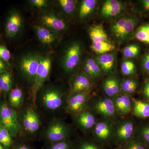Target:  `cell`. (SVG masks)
<instances>
[{"label":"cell","instance_id":"obj_1","mask_svg":"<svg viewBox=\"0 0 149 149\" xmlns=\"http://www.w3.org/2000/svg\"><path fill=\"white\" fill-rule=\"evenodd\" d=\"M40 106L49 111H57L65 102L64 93L53 85H44L37 92L36 97Z\"/></svg>","mask_w":149,"mask_h":149},{"label":"cell","instance_id":"obj_2","mask_svg":"<svg viewBox=\"0 0 149 149\" xmlns=\"http://www.w3.org/2000/svg\"><path fill=\"white\" fill-rule=\"evenodd\" d=\"M0 124L8 130L12 137H15L19 130L16 111L5 103L0 104Z\"/></svg>","mask_w":149,"mask_h":149},{"label":"cell","instance_id":"obj_3","mask_svg":"<svg viewBox=\"0 0 149 149\" xmlns=\"http://www.w3.org/2000/svg\"><path fill=\"white\" fill-rule=\"evenodd\" d=\"M135 131V124L132 119L121 120L114 126L112 141L116 146L120 147L133 138Z\"/></svg>","mask_w":149,"mask_h":149},{"label":"cell","instance_id":"obj_4","mask_svg":"<svg viewBox=\"0 0 149 149\" xmlns=\"http://www.w3.org/2000/svg\"><path fill=\"white\" fill-rule=\"evenodd\" d=\"M70 128L62 120H56L49 123L45 131V137L50 143H57L68 139Z\"/></svg>","mask_w":149,"mask_h":149},{"label":"cell","instance_id":"obj_5","mask_svg":"<svg viewBox=\"0 0 149 149\" xmlns=\"http://www.w3.org/2000/svg\"><path fill=\"white\" fill-rule=\"evenodd\" d=\"M51 65L52 59L50 56H41L35 83L32 87V95L34 102L36 100L37 92L49 78L50 72Z\"/></svg>","mask_w":149,"mask_h":149},{"label":"cell","instance_id":"obj_6","mask_svg":"<svg viewBox=\"0 0 149 149\" xmlns=\"http://www.w3.org/2000/svg\"><path fill=\"white\" fill-rule=\"evenodd\" d=\"M90 98L88 91L72 93L67 101V111L72 116H77L86 109Z\"/></svg>","mask_w":149,"mask_h":149},{"label":"cell","instance_id":"obj_7","mask_svg":"<svg viewBox=\"0 0 149 149\" xmlns=\"http://www.w3.org/2000/svg\"><path fill=\"white\" fill-rule=\"evenodd\" d=\"M40 57L36 54H29L21 59L19 64L20 70L25 79L33 85L35 83Z\"/></svg>","mask_w":149,"mask_h":149},{"label":"cell","instance_id":"obj_8","mask_svg":"<svg viewBox=\"0 0 149 149\" xmlns=\"http://www.w3.org/2000/svg\"><path fill=\"white\" fill-rule=\"evenodd\" d=\"M114 126L109 120L96 122L93 128V136L96 141L102 145H106L112 140Z\"/></svg>","mask_w":149,"mask_h":149},{"label":"cell","instance_id":"obj_9","mask_svg":"<svg viewBox=\"0 0 149 149\" xmlns=\"http://www.w3.org/2000/svg\"><path fill=\"white\" fill-rule=\"evenodd\" d=\"M137 21L132 17H123L118 19L112 25L111 32L115 37L124 40L133 32Z\"/></svg>","mask_w":149,"mask_h":149},{"label":"cell","instance_id":"obj_10","mask_svg":"<svg viewBox=\"0 0 149 149\" xmlns=\"http://www.w3.org/2000/svg\"><path fill=\"white\" fill-rule=\"evenodd\" d=\"M21 122L24 130L30 134L37 132L41 125L39 115L35 110L31 107H27L22 112Z\"/></svg>","mask_w":149,"mask_h":149},{"label":"cell","instance_id":"obj_11","mask_svg":"<svg viewBox=\"0 0 149 149\" xmlns=\"http://www.w3.org/2000/svg\"><path fill=\"white\" fill-rule=\"evenodd\" d=\"M92 107L94 111L108 120L114 119L117 114L112 100L108 97L97 99Z\"/></svg>","mask_w":149,"mask_h":149},{"label":"cell","instance_id":"obj_12","mask_svg":"<svg viewBox=\"0 0 149 149\" xmlns=\"http://www.w3.org/2000/svg\"><path fill=\"white\" fill-rule=\"evenodd\" d=\"M81 55V48L79 43L74 42L70 46L65 54L63 61V66L66 72H71L77 66Z\"/></svg>","mask_w":149,"mask_h":149},{"label":"cell","instance_id":"obj_13","mask_svg":"<svg viewBox=\"0 0 149 149\" xmlns=\"http://www.w3.org/2000/svg\"><path fill=\"white\" fill-rule=\"evenodd\" d=\"M22 22V17L19 13L16 10H11L6 20L5 32L6 37L12 38L16 36L21 29Z\"/></svg>","mask_w":149,"mask_h":149},{"label":"cell","instance_id":"obj_14","mask_svg":"<svg viewBox=\"0 0 149 149\" xmlns=\"http://www.w3.org/2000/svg\"><path fill=\"white\" fill-rule=\"evenodd\" d=\"M117 114L125 116L132 111V100L129 96L119 94L112 98Z\"/></svg>","mask_w":149,"mask_h":149},{"label":"cell","instance_id":"obj_15","mask_svg":"<svg viewBox=\"0 0 149 149\" xmlns=\"http://www.w3.org/2000/svg\"><path fill=\"white\" fill-rule=\"evenodd\" d=\"M93 83L91 78L84 72L78 73L74 77L71 82L72 93L87 92L92 88Z\"/></svg>","mask_w":149,"mask_h":149},{"label":"cell","instance_id":"obj_16","mask_svg":"<svg viewBox=\"0 0 149 149\" xmlns=\"http://www.w3.org/2000/svg\"><path fill=\"white\" fill-rule=\"evenodd\" d=\"M75 117L77 125L82 130L86 131L93 129L97 122L95 114L90 110H85Z\"/></svg>","mask_w":149,"mask_h":149},{"label":"cell","instance_id":"obj_17","mask_svg":"<svg viewBox=\"0 0 149 149\" xmlns=\"http://www.w3.org/2000/svg\"><path fill=\"white\" fill-rule=\"evenodd\" d=\"M123 9V4L117 0L105 1L102 8L101 14L104 18H109L116 16L120 13Z\"/></svg>","mask_w":149,"mask_h":149},{"label":"cell","instance_id":"obj_18","mask_svg":"<svg viewBox=\"0 0 149 149\" xmlns=\"http://www.w3.org/2000/svg\"><path fill=\"white\" fill-rule=\"evenodd\" d=\"M95 61L104 73H110L114 69L115 56L113 53H108L100 55L97 57Z\"/></svg>","mask_w":149,"mask_h":149},{"label":"cell","instance_id":"obj_19","mask_svg":"<svg viewBox=\"0 0 149 149\" xmlns=\"http://www.w3.org/2000/svg\"><path fill=\"white\" fill-rule=\"evenodd\" d=\"M120 83L117 77L109 76L104 81L103 89L107 97L113 98L120 93Z\"/></svg>","mask_w":149,"mask_h":149},{"label":"cell","instance_id":"obj_20","mask_svg":"<svg viewBox=\"0 0 149 149\" xmlns=\"http://www.w3.org/2000/svg\"><path fill=\"white\" fill-rule=\"evenodd\" d=\"M41 20L46 26L55 31H61L66 28L64 21L54 15H44L41 17Z\"/></svg>","mask_w":149,"mask_h":149},{"label":"cell","instance_id":"obj_21","mask_svg":"<svg viewBox=\"0 0 149 149\" xmlns=\"http://www.w3.org/2000/svg\"><path fill=\"white\" fill-rule=\"evenodd\" d=\"M132 111L133 115L139 118H149V103L140 100H132Z\"/></svg>","mask_w":149,"mask_h":149},{"label":"cell","instance_id":"obj_22","mask_svg":"<svg viewBox=\"0 0 149 149\" xmlns=\"http://www.w3.org/2000/svg\"><path fill=\"white\" fill-rule=\"evenodd\" d=\"M35 29L38 39L42 44L50 45L55 41L54 34L50 29L42 26H35Z\"/></svg>","mask_w":149,"mask_h":149},{"label":"cell","instance_id":"obj_23","mask_svg":"<svg viewBox=\"0 0 149 149\" xmlns=\"http://www.w3.org/2000/svg\"><path fill=\"white\" fill-rule=\"evenodd\" d=\"M89 36L92 42H110L108 36L103 27L101 24L94 25L91 27Z\"/></svg>","mask_w":149,"mask_h":149},{"label":"cell","instance_id":"obj_24","mask_svg":"<svg viewBox=\"0 0 149 149\" xmlns=\"http://www.w3.org/2000/svg\"><path fill=\"white\" fill-rule=\"evenodd\" d=\"M24 102V95L20 88H16L12 90L9 97L10 106L13 108H18Z\"/></svg>","mask_w":149,"mask_h":149},{"label":"cell","instance_id":"obj_25","mask_svg":"<svg viewBox=\"0 0 149 149\" xmlns=\"http://www.w3.org/2000/svg\"><path fill=\"white\" fill-rule=\"evenodd\" d=\"M91 48L93 52L101 55L113 51L115 46L110 42H92Z\"/></svg>","mask_w":149,"mask_h":149},{"label":"cell","instance_id":"obj_26","mask_svg":"<svg viewBox=\"0 0 149 149\" xmlns=\"http://www.w3.org/2000/svg\"><path fill=\"white\" fill-rule=\"evenodd\" d=\"M95 0H84L82 1L79 10V17L83 19L93 13L97 6Z\"/></svg>","mask_w":149,"mask_h":149},{"label":"cell","instance_id":"obj_27","mask_svg":"<svg viewBox=\"0 0 149 149\" xmlns=\"http://www.w3.org/2000/svg\"><path fill=\"white\" fill-rule=\"evenodd\" d=\"M13 78L10 72L8 71L0 74V92L8 93L11 89L13 85Z\"/></svg>","mask_w":149,"mask_h":149},{"label":"cell","instance_id":"obj_28","mask_svg":"<svg viewBox=\"0 0 149 149\" xmlns=\"http://www.w3.org/2000/svg\"><path fill=\"white\" fill-rule=\"evenodd\" d=\"M12 137L5 128L0 124V143L6 149H8L13 144Z\"/></svg>","mask_w":149,"mask_h":149},{"label":"cell","instance_id":"obj_29","mask_svg":"<svg viewBox=\"0 0 149 149\" xmlns=\"http://www.w3.org/2000/svg\"><path fill=\"white\" fill-rule=\"evenodd\" d=\"M120 149H149L140 139L134 137L120 147Z\"/></svg>","mask_w":149,"mask_h":149},{"label":"cell","instance_id":"obj_30","mask_svg":"<svg viewBox=\"0 0 149 149\" xmlns=\"http://www.w3.org/2000/svg\"><path fill=\"white\" fill-rule=\"evenodd\" d=\"M139 139L149 148V122L143 123L138 130Z\"/></svg>","mask_w":149,"mask_h":149},{"label":"cell","instance_id":"obj_31","mask_svg":"<svg viewBox=\"0 0 149 149\" xmlns=\"http://www.w3.org/2000/svg\"><path fill=\"white\" fill-rule=\"evenodd\" d=\"M121 71L125 76H131L135 74L136 67L133 61L130 60H125L122 63L121 65Z\"/></svg>","mask_w":149,"mask_h":149},{"label":"cell","instance_id":"obj_32","mask_svg":"<svg viewBox=\"0 0 149 149\" xmlns=\"http://www.w3.org/2000/svg\"><path fill=\"white\" fill-rule=\"evenodd\" d=\"M140 52V48L136 44L126 46L123 50V56L126 58H133L137 56Z\"/></svg>","mask_w":149,"mask_h":149},{"label":"cell","instance_id":"obj_33","mask_svg":"<svg viewBox=\"0 0 149 149\" xmlns=\"http://www.w3.org/2000/svg\"><path fill=\"white\" fill-rule=\"evenodd\" d=\"M74 145L70 140L67 139L66 140L53 143H50L47 149H74Z\"/></svg>","mask_w":149,"mask_h":149},{"label":"cell","instance_id":"obj_34","mask_svg":"<svg viewBox=\"0 0 149 149\" xmlns=\"http://www.w3.org/2000/svg\"><path fill=\"white\" fill-rule=\"evenodd\" d=\"M59 5L65 13H72L75 9V2L72 0H59Z\"/></svg>","mask_w":149,"mask_h":149},{"label":"cell","instance_id":"obj_35","mask_svg":"<svg viewBox=\"0 0 149 149\" xmlns=\"http://www.w3.org/2000/svg\"><path fill=\"white\" fill-rule=\"evenodd\" d=\"M93 72L94 78H97L100 75L101 70L97 62L93 58H88L86 61Z\"/></svg>","mask_w":149,"mask_h":149},{"label":"cell","instance_id":"obj_36","mask_svg":"<svg viewBox=\"0 0 149 149\" xmlns=\"http://www.w3.org/2000/svg\"><path fill=\"white\" fill-rule=\"evenodd\" d=\"M77 149H104L98 144L89 141H81L78 145Z\"/></svg>","mask_w":149,"mask_h":149},{"label":"cell","instance_id":"obj_37","mask_svg":"<svg viewBox=\"0 0 149 149\" xmlns=\"http://www.w3.org/2000/svg\"><path fill=\"white\" fill-rule=\"evenodd\" d=\"M136 39L146 44H149V38L144 25L141 26L137 30L136 34Z\"/></svg>","mask_w":149,"mask_h":149},{"label":"cell","instance_id":"obj_38","mask_svg":"<svg viewBox=\"0 0 149 149\" xmlns=\"http://www.w3.org/2000/svg\"><path fill=\"white\" fill-rule=\"evenodd\" d=\"M137 83L136 80L132 78L125 79L120 83V93L125 94V92L130 87Z\"/></svg>","mask_w":149,"mask_h":149},{"label":"cell","instance_id":"obj_39","mask_svg":"<svg viewBox=\"0 0 149 149\" xmlns=\"http://www.w3.org/2000/svg\"><path fill=\"white\" fill-rule=\"evenodd\" d=\"M11 58L10 52L6 46L0 45V59L6 63L9 61Z\"/></svg>","mask_w":149,"mask_h":149},{"label":"cell","instance_id":"obj_40","mask_svg":"<svg viewBox=\"0 0 149 149\" xmlns=\"http://www.w3.org/2000/svg\"><path fill=\"white\" fill-rule=\"evenodd\" d=\"M29 3L33 6L37 8H42L47 5L48 2L45 0H31Z\"/></svg>","mask_w":149,"mask_h":149},{"label":"cell","instance_id":"obj_41","mask_svg":"<svg viewBox=\"0 0 149 149\" xmlns=\"http://www.w3.org/2000/svg\"><path fill=\"white\" fill-rule=\"evenodd\" d=\"M143 66L147 72H149V53L144 57L143 61Z\"/></svg>","mask_w":149,"mask_h":149},{"label":"cell","instance_id":"obj_42","mask_svg":"<svg viewBox=\"0 0 149 149\" xmlns=\"http://www.w3.org/2000/svg\"><path fill=\"white\" fill-rule=\"evenodd\" d=\"M84 73H85L86 75H88V77L90 78H94L93 72H92V70L90 68V67L88 65L87 63H85L84 65Z\"/></svg>","mask_w":149,"mask_h":149},{"label":"cell","instance_id":"obj_43","mask_svg":"<svg viewBox=\"0 0 149 149\" xmlns=\"http://www.w3.org/2000/svg\"><path fill=\"white\" fill-rule=\"evenodd\" d=\"M137 86H138L137 83L134 84V85L131 86V87H130V88L127 90V91L125 92V94H124V95H127L129 96V95L133 94V93L136 91V89H137Z\"/></svg>","mask_w":149,"mask_h":149},{"label":"cell","instance_id":"obj_44","mask_svg":"<svg viewBox=\"0 0 149 149\" xmlns=\"http://www.w3.org/2000/svg\"><path fill=\"white\" fill-rule=\"evenodd\" d=\"M144 93L149 101V80H147L144 86Z\"/></svg>","mask_w":149,"mask_h":149},{"label":"cell","instance_id":"obj_45","mask_svg":"<svg viewBox=\"0 0 149 149\" xmlns=\"http://www.w3.org/2000/svg\"><path fill=\"white\" fill-rule=\"evenodd\" d=\"M7 66L5 62L0 59V74L7 71Z\"/></svg>","mask_w":149,"mask_h":149},{"label":"cell","instance_id":"obj_46","mask_svg":"<svg viewBox=\"0 0 149 149\" xmlns=\"http://www.w3.org/2000/svg\"><path fill=\"white\" fill-rule=\"evenodd\" d=\"M15 149H32L28 145L26 144H19Z\"/></svg>","mask_w":149,"mask_h":149},{"label":"cell","instance_id":"obj_47","mask_svg":"<svg viewBox=\"0 0 149 149\" xmlns=\"http://www.w3.org/2000/svg\"><path fill=\"white\" fill-rule=\"evenodd\" d=\"M142 3L145 9L149 11V0H143Z\"/></svg>","mask_w":149,"mask_h":149},{"label":"cell","instance_id":"obj_48","mask_svg":"<svg viewBox=\"0 0 149 149\" xmlns=\"http://www.w3.org/2000/svg\"><path fill=\"white\" fill-rule=\"evenodd\" d=\"M144 26L146 30L149 38V24H145V25H144Z\"/></svg>","mask_w":149,"mask_h":149},{"label":"cell","instance_id":"obj_49","mask_svg":"<svg viewBox=\"0 0 149 149\" xmlns=\"http://www.w3.org/2000/svg\"><path fill=\"white\" fill-rule=\"evenodd\" d=\"M5 148H4V147L3 146L2 144L0 143V149H5Z\"/></svg>","mask_w":149,"mask_h":149}]
</instances>
